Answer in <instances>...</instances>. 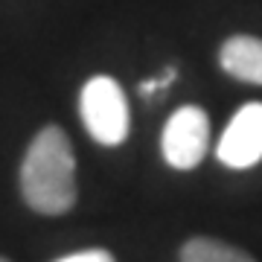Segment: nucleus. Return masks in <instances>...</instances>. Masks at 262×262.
Segmentation results:
<instances>
[{"instance_id":"obj_8","label":"nucleus","mask_w":262,"mask_h":262,"mask_svg":"<svg viewBox=\"0 0 262 262\" xmlns=\"http://www.w3.org/2000/svg\"><path fill=\"white\" fill-rule=\"evenodd\" d=\"M175 76H178V73H175V67H166V70L158 76V79H149V82L140 84V94H143V96H151L155 91H160V88H169V84L175 82Z\"/></svg>"},{"instance_id":"obj_7","label":"nucleus","mask_w":262,"mask_h":262,"mask_svg":"<svg viewBox=\"0 0 262 262\" xmlns=\"http://www.w3.org/2000/svg\"><path fill=\"white\" fill-rule=\"evenodd\" d=\"M56 262H117V259L105 248H88V251H76V253H67V256H58Z\"/></svg>"},{"instance_id":"obj_3","label":"nucleus","mask_w":262,"mask_h":262,"mask_svg":"<svg viewBox=\"0 0 262 262\" xmlns=\"http://www.w3.org/2000/svg\"><path fill=\"white\" fill-rule=\"evenodd\" d=\"M210 149V117L198 105H181L163 125L160 155L172 169L189 172L204 160Z\"/></svg>"},{"instance_id":"obj_1","label":"nucleus","mask_w":262,"mask_h":262,"mask_svg":"<svg viewBox=\"0 0 262 262\" xmlns=\"http://www.w3.org/2000/svg\"><path fill=\"white\" fill-rule=\"evenodd\" d=\"M20 198L41 215H64L76 204V158L70 137L44 125L27 146L20 163Z\"/></svg>"},{"instance_id":"obj_4","label":"nucleus","mask_w":262,"mask_h":262,"mask_svg":"<svg viewBox=\"0 0 262 262\" xmlns=\"http://www.w3.org/2000/svg\"><path fill=\"white\" fill-rule=\"evenodd\" d=\"M215 158L227 169H251L262 160V102H248L230 117Z\"/></svg>"},{"instance_id":"obj_6","label":"nucleus","mask_w":262,"mask_h":262,"mask_svg":"<svg viewBox=\"0 0 262 262\" xmlns=\"http://www.w3.org/2000/svg\"><path fill=\"white\" fill-rule=\"evenodd\" d=\"M181 262H256L251 253H245L242 248L213 239V236H192L181 245L178 253Z\"/></svg>"},{"instance_id":"obj_2","label":"nucleus","mask_w":262,"mask_h":262,"mask_svg":"<svg viewBox=\"0 0 262 262\" xmlns=\"http://www.w3.org/2000/svg\"><path fill=\"white\" fill-rule=\"evenodd\" d=\"M79 114L82 125L91 134V140L99 146H120L128 137L131 117H128V99L122 88L111 76H91L79 94Z\"/></svg>"},{"instance_id":"obj_5","label":"nucleus","mask_w":262,"mask_h":262,"mask_svg":"<svg viewBox=\"0 0 262 262\" xmlns=\"http://www.w3.org/2000/svg\"><path fill=\"white\" fill-rule=\"evenodd\" d=\"M219 64L239 82L262 84V41L253 35H233L219 50Z\"/></svg>"},{"instance_id":"obj_9","label":"nucleus","mask_w":262,"mask_h":262,"mask_svg":"<svg viewBox=\"0 0 262 262\" xmlns=\"http://www.w3.org/2000/svg\"><path fill=\"white\" fill-rule=\"evenodd\" d=\"M0 262H12V259H6V256H0Z\"/></svg>"}]
</instances>
